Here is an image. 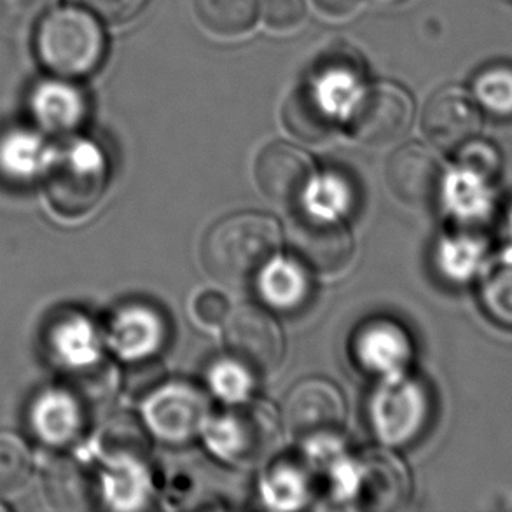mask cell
Wrapping results in <instances>:
<instances>
[{"instance_id": "15", "label": "cell", "mask_w": 512, "mask_h": 512, "mask_svg": "<svg viewBox=\"0 0 512 512\" xmlns=\"http://www.w3.org/2000/svg\"><path fill=\"white\" fill-rule=\"evenodd\" d=\"M28 111L42 133L70 135L83 125L88 104L83 91L69 79L53 76L35 84L28 98Z\"/></svg>"}, {"instance_id": "21", "label": "cell", "mask_w": 512, "mask_h": 512, "mask_svg": "<svg viewBox=\"0 0 512 512\" xmlns=\"http://www.w3.org/2000/svg\"><path fill=\"white\" fill-rule=\"evenodd\" d=\"M284 125L298 139L322 142L333 133V109L326 105L313 84L303 86L284 105Z\"/></svg>"}, {"instance_id": "23", "label": "cell", "mask_w": 512, "mask_h": 512, "mask_svg": "<svg viewBox=\"0 0 512 512\" xmlns=\"http://www.w3.org/2000/svg\"><path fill=\"white\" fill-rule=\"evenodd\" d=\"M34 472V453L27 441L11 430H0V502L27 493Z\"/></svg>"}, {"instance_id": "30", "label": "cell", "mask_w": 512, "mask_h": 512, "mask_svg": "<svg viewBox=\"0 0 512 512\" xmlns=\"http://www.w3.org/2000/svg\"><path fill=\"white\" fill-rule=\"evenodd\" d=\"M485 301L495 319L512 322V270L493 273L485 285Z\"/></svg>"}, {"instance_id": "22", "label": "cell", "mask_w": 512, "mask_h": 512, "mask_svg": "<svg viewBox=\"0 0 512 512\" xmlns=\"http://www.w3.org/2000/svg\"><path fill=\"white\" fill-rule=\"evenodd\" d=\"M109 341L121 355L139 359L160 343V320L140 306H130L112 319Z\"/></svg>"}, {"instance_id": "32", "label": "cell", "mask_w": 512, "mask_h": 512, "mask_svg": "<svg viewBox=\"0 0 512 512\" xmlns=\"http://www.w3.org/2000/svg\"><path fill=\"white\" fill-rule=\"evenodd\" d=\"M91 13L112 23L132 20L144 9L147 0H83Z\"/></svg>"}, {"instance_id": "31", "label": "cell", "mask_w": 512, "mask_h": 512, "mask_svg": "<svg viewBox=\"0 0 512 512\" xmlns=\"http://www.w3.org/2000/svg\"><path fill=\"white\" fill-rule=\"evenodd\" d=\"M310 191H312L310 198L313 201V212H317V214L338 217L348 203V193H345L341 182L336 179H326L319 184L313 180Z\"/></svg>"}, {"instance_id": "10", "label": "cell", "mask_w": 512, "mask_h": 512, "mask_svg": "<svg viewBox=\"0 0 512 512\" xmlns=\"http://www.w3.org/2000/svg\"><path fill=\"white\" fill-rule=\"evenodd\" d=\"M425 137L443 151H460L478 139L481 111L476 98L458 86L436 91L423 111Z\"/></svg>"}, {"instance_id": "27", "label": "cell", "mask_w": 512, "mask_h": 512, "mask_svg": "<svg viewBox=\"0 0 512 512\" xmlns=\"http://www.w3.org/2000/svg\"><path fill=\"white\" fill-rule=\"evenodd\" d=\"M56 0H0V30L20 34L41 20Z\"/></svg>"}, {"instance_id": "33", "label": "cell", "mask_w": 512, "mask_h": 512, "mask_svg": "<svg viewBox=\"0 0 512 512\" xmlns=\"http://www.w3.org/2000/svg\"><path fill=\"white\" fill-rule=\"evenodd\" d=\"M194 313H196V317H198L201 324L210 327L219 326L224 320L228 319V299L224 298L221 292H201L194 299Z\"/></svg>"}, {"instance_id": "13", "label": "cell", "mask_w": 512, "mask_h": 512, "mask_svg": "<svg viewBox=\"0 0 512 512\" xmlns=\"http://www.w3.org/2000/svg\"><path fill=\"white\" fill-rule=\"evenodd\" d=\"M390 193L406 207L427 208L437 200L443 168L422 144H408L392 153L385 168Z\"/></svg>"}, {"instance_id": "11", "label": "cell", "mask_w": 512, "mask_h": 512, "mask_svg": "<svg viewBox=\"0 0 512 512\" xmlns=\"http://www.w3.org/2000/svg\"><path fill=\"white\" fill-rule=\"evenodd\" d=\"M315 180V163L303 149L273 142L256 160V182L266 198L280 205H296L303 200Z\"/></svg>"}, {"instance_id": "6", "label": "cell", "mask_w": 512, "mask_h": 512, "mask_svg": "<svg viewBox=\"0 0 512 512\" xmlns=\"http://www.w3.org/2000/svg\"><path fill=\"white\" fill-rule=\"evenodd\" d=\"M224 341L231 359L249 373H275L282 364L285 341L282 329L259 306L243 305L229 315Z\"/></svg>"}, {"instance_id": "9", "label": "cell", "mask_w": 512, "mask_h": 512, "mask_svg": "<svg viewBox=\"0 0 512 512\" xmlns=\"http://www.w3.org/2000/svg\"><path fill=\"white\" fill-rule=\"evenodd\" d=\"M28 429L49 450L63 451L76 444L86 429V402L72 387H46L30 401Z\"/></svg>"}, {"instance_id": "29", "label": "cell", "mask_w": 512, "mask_h": 512, "mask_svg": "<svg viewBox=\"0 0 512 512\" xmlns=\"http://www.w3.org/2000/svg\"><path fill=\"white\" fill-rule=\"evenodd\" d=\"M249 371L240 366L235 360L222 362L214 367L210 374V383L215 394L221 395L228 401H240L249 392L250 378Z\"/></svg>"}, {"instance_id": "28", "label": "cell", "mask_w": 512, "mask_h": 512, "mask_svg": "<svg viewBox=\"0 0 512 512\" xmlns=\"http://www.w3.org/2000/svg\"><path fill=\"white\" fill-rule=\"evenodd\" d=\"M259 18L264 27L277 34H291L306 20L305 0H261Z\"/></svg>"}, {"instance_id": "35", "label": "cell", "mask_w": 512, "mask_h": 512, "mask_svg": "<svg viewBox=\"0 0 512 512\" xmlns=\"http://www.w3.org/2000/svg\"><path fill=\"white\" fill-rule=\"evenodd\" d=\"M128 388L133 395H142L153 390L154 385H158L163 380V367L151 362H144L133 369V374L126 376Z\"/></svg>"}, {"instance_id": "4", "label": "cell", "mask_w": 512, "mask_h": 512, "mask_svg": "<svg viewBox=\"0 0 512 512\" xmlns=\"http://www.w3.org/2000/svg\"><path fill=\"white\" fill-rule=\"evenodd\" d=\"M415 102L406 88L376 81L357 90L346 107L345 125L353 139L371 147L388 146L408 132Z\"/></svg>"}, {"instance_id": "1", "label": "cell", "mask_w": 512, "mask_h": 512, "mask_svg": "<svg viewBox=\"0 0 512 512\" xmlns=\"http://www.w3.org/2000/svg\"><path fill=\"white\" fill-rule=\"evenodd\" d=\"M280 242L282 229L275 217L261 212L231 214L203 236L201 266L219 284L247 285L275 259Z\"/></svg>"}, {"instance_id": "34", "label": "cell", "mask_w": 512, "mask_h": 512, "mask_svg": "<svg viewBox=\"0 0 512 512\" xmlns=\"http://www.w3.org/2000/svg\"><path fill=\"white\" fill-rule=\"evenodd\" d=\"M458 153L467 167L478 170V172H493L499 165L497 147L490 146L478 139L471 140Z\"/></svg>"}, {"instance_id": "18", "label": "cell", "mask_w": 512, "mask_h": 512, "mask_svg": "<svg viewBox=\"0 0 512 512\" xmlns=\"http://www.w3.org/2000/svg\"><path fill=\"white\" fill-rule=\"evenodd\" d=\"M359 493L371 509L402 506L409 495L406 467L388 451H367L360 464Z\"/></svg>"}, {"instance_id": "25", "label": "cell", "mask_w": 512, "mask_h": 512, "mask_svg": "<svg viewBox=\"0 0 512 512\" xmlns=\"http://www.w3.org/2000/svg\"><path fill=\"white\" fill-rule=\"evenodd\" d=\"M478 104L495 118H512V63H493L474 81Z\"/></svg>"}, {"instance_id": "17", "label": "cell", "mask_w": 512, "mask_h": 512, "mask_svg": "<svg viewBox=\"0 0 512 512\" xmlns=\"http://www.w3.org/2000/svg\"><path fill=\"white\" fill-rule=\"evenodd\" d=\"M207 415L205 397L187 385L161 390L147 406L154 430L168 441H184L200 430Z\"/></svg>"}, {"instance_id": "36", "label": "cell", "mask_w": 512, "mask_h": 512, "mask_svg": "<svg viewBox=\"0 0 512 512\" xmlns=\"http://www.w3.org/2000/svg\"><path fill=\"white\" fill-rule=\"evenodd\" d=\"M362 2L364 0H312V6L326 20L345 21L359 13Z\"/></svg>"}, {"instance_id": "3", "label": "cell", "mask_w": 512, "mask_h": 512, "mask_svg": "<svg viewBox=\"0 0 512 512\" xmlns=\"http://www.w3.org/2000/svg\"><path fill=\"white\" fill-rule=\"evenodd\" d=\"M39 182L58 214H88L107 186L104 154L86 140H65L62 146H51Z\"/></svg>"}, {"instance_id": "5", "label": "cell", "mask_w": 512, "mask_h": 512, "mask_svg": "<svg viewBox=\"0 0 512 512\" xmlns=\"http://www.w3.org/2000/svg\"><path fill=\"white\" fill-rule=\"evenodd\" d=\"M289 250L306 270L319 275H338L352 263L353 238L345 224L333 215L306 210L289 224Z\"/></svg>"}, {"instance_id": "16", "label": "cell", "mask_w": 512, "mask_h": 512, "mask_svg": "<svg viewBox=\"0 0 512 512\" xmlns=\"http://www.w3.org/2000/svg\"><path fill=\"white\" fill-rule=\"evenodd\" d=\"M353 357L369 374L401 373L411 357V341L392 320H373L353 338Z\"/></svg>"}, {"instance_id": "12", "label": "cell", "mask_w": 512, "mask_h": 512, "mask_svg": "<svg viewBox=\"0 0 512 512\" xmlns=\"http://www.w3.org/2000/svg\"><path fill=\"white\" fill-rule=\"evenodd\" d=\"M429 399L422 385L394 378L374 397L373 420L383 441L406 444L423 430Z\"/></svg>"}, {"instance_id": "26", "label": "cell", "mask_w": 512, "mask_h": 512, "mask_svg": "<svg viewBox=\"0 0 512 512\" xmlns=\"http://www.w3.org/2000/svg\"><path fill=\"white\" fill-rule=\"evenodd\" d=\"M48 485L53 497L51 500H55L56 506L70 509L90 506L95 492L83 469L70 460H60L51 467Z\"/></svg>"}, {"instance_id": "7", "label": "cell", "mask_w": 512, "mask_h": 512, "mask_svg": "<svg viewBox=\"0 0 512 512\" xmlns=\"http://www.w3.org/2000/svg\"><path fill=\"white\" fill-rule=\"evenodd\" d=\"M346 422L345 397L333 381H299L285 399V425L298 439H326L340 434Z\"/></svg>"}, {"instance_id": "24", "label": "cell", "mask_w": 512, "mask_h": 512, "mask_svg": "<svg viewBox=\"0 0 512 512\" xmlns=\"http://www.w3.org/2000/svg\"><path fill=\"white\" fill-rule=\"evenodd\" d=\"M303 270L305 266L294 261L273 259L259 275L263 298L280 310L298 308L310 292V284Z\"/></svg>"}, {"instance_id": "2", "label": "cell", "mask_w": 512, "mask_h": 512, "mask_svg": "<svg viewBox=\"0 0 512 512\" xmlns=\"http://www.w3.org/2000/svg\"><path fill=\"white\" fill-rule=\"evenodd\" d=\"M35 56L51 76L81 79L102 65L107 37L97 14L83 7L49 9L35 30Z\"/></svg>"}, {"instance_id": "14", "label": "cell", "mask_w": 512, "mask_h": 512, "mask_svg": "<svg viewBox=\"0 0 512 512\" xmlns=\"http://www.w3.org/2000/svg\"><path fill=\"white\" fill-rule=\"evenodd\" d=\"M44 350L49 360L65 373H83L100 362L97 327L83 313H58L44 331Z\"/></svg>"}, {"instance_id": "19", "label": "cell", "mask_w": 512, "mask_h": 512, "mask_svg": "<svg viewBox=\"0 0 512 512\" xmlns=\"http://www.w3.org/2000/svg\"><path fill=\"white\" fill-rule=\"evenodd\" d=\"M49 149L39 133L14 130L0 137V175L7 182L28 184L41 179Z\"/></svg>"}, {"instance_id": "20", "label": "cell", "mask_w": 512, "mask_h": 512, "mask_svg": "<svg viewBox=\"0 0 512 512\" xmlns=\"http://www.w3.org/2000/svg\"><path fill=\"white\" fill-rule=\"evenodd\" d=\"M200 27L219 39L249 34L259 20V0H193Z\"/></svg>"}, {"instance_id": "8", "label": "cell", "mask_w": 512, "mask_h": 512, "mask_svg": "<svg viewBox=\"0 0 512 512\" xmlns=\"http://www.w3.org/2000/svg\"><path fill=\"white\" fill-rule=\"evenodd\" d=\"M278 420L275 411L264 402L231 409L210 430L214 450L235 462H256L277 441Z\"/></svg>"}]
</instances>
